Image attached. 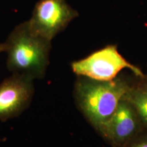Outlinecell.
Wrapping results in <instances>:
<instances>
[{
    "label": "cell",
    "instance_id": "obj_9",
    "mask_svg": "<svg viewBox=\"0 0 147 147\" xmlns=\"http://www.w3.org/2000/svg\"><path fill=\"white\" fill-rule=\"evenodd\" d=\"M4 44L0 43V53L1 52H4Z\"/></svg>",
    "mask_w": 147,
    "mask_h": 147
},
{
    "label": "cell",
    "instance_id": "obj_2",
    "mask_svg": "<svg viewBox=\"0 0 147 147\" xmlns=\"http://www.w3.org/2000/svg\"><path fill=\"white\" fill-rule=\"evenodd\" d=\"M131 84L120 76L110 81L78 76L74 95L82 115L97 131L115 113Z\"/></svg>",
    "mask_w": 147,
    "mask_h": 147
},
{
    "label": "cell",
    "instance_id": "obj_3",
    "mask_svg": "<svg viewBox=\"0 0 147 147\" xmlns=\"http://www.w3.org/2000/svg\"><path fill=\"white\" fill-rule=\"evenodd\" d=\"M126 68L139 78L146 76L140 69L130 63L119 53L116 45L106 46L71 63L73 72L78 76L100 81L113 80L122 69Z\"/></svg>",
    "mask_w": 147,
    "mask_h": 147
},
{
    "label": "cell",
    "instance_id": "obj_8",
    "mask_svg": "<svg viewBox=\"0 0 147 147\" xmlns=\"http://www.w3.org/2000/svg\"><path fill=\"white\" fill-rule=\"evenodd\" d=\"M123 147H147V131L145 130Z\"/></svg>",
    "mask_w": 147,
    "mask_h": 147
},
{
    "label": "cell",
    "instance_id": "obj_1",
    "mask_svg": "<svg viewBox=\"0 0 147 147\" xmlns=\"http://www.w3.org/2000/svg\"><path fill=\"white\" fill-rule=\"evenodd\" d=\"M7 67L12 74L34 80L45 76L49 64L51 40L35 32L28 21L18 25L4 43Z\"/></svg>",
    "mask_w": 147,
    "mask_h": 147
},
{
    "label": "cell",
    "instance_id": "obj_4",
    "mask_svg": "<svg viewBox=\"0 0 147 147\" xmlns=\"http://www.w3.org/2000/svg\"><path fill=\"white\" fill-rule=\"evenodd\" d=\"M78 15L65 0H39L27 21L35 32L52 41Z\"/></svg>",
    "mask_w": 147,
    "mask_h": 147
},
{
    "label": "cell",
    "instance_id": "obj_6",
    "mask_svg": "<svg viewBox=\"0 0 147 147\" xmlns=\"http://www.w3.org/2000/svg\"><path fill=\"white\" fill-rule=\"evenodd\" d=\"M35 93L34 80L12 74L0 84V121L18 117L30 106Z\"/></svg>",
    "mask_w": 147,
    "mask_h": 147
},
{
    "label": "cell",
    "instance_id": "obj_7",
    "mask_svg": "<svg viewBox=\"0 0 147 147\" xmlns=\"http://www.w3.org/2000/svg\"><path fill=\"white\" fill-rule=\"evenodd\" d=\"M139 78L140 80L131 84L123 98L134 106L147 131V76Z\"/></svg>",
    "mask_w": 147,
    "mask_h": 147
},
{
    "label": "cell",
    "instance_id": "obj_5",
    "mask_svg": "<svg viewBox=\"0 0 147 147\" xmlns=\"http://www.w3.org/2000/svg\"><path fill=\"white\" fill-rule=\"evenodd\" d=\"M145 131L131 104L122 98L115 113L97 131L113 147H123Z\"/></svg>",
    "mask_w": 147,
    "mask_h": 147
}]
</instances>
